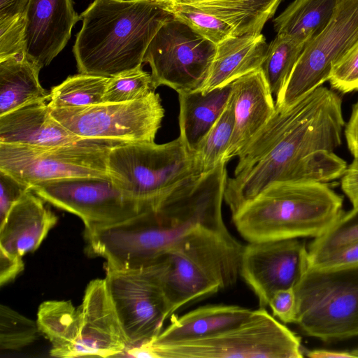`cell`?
Listing matches in <instances>:
<instances>
[{
	"mask_svg": "<svg viewBox=\"0 0 358 358\" xmlns=\"http://www.w3.org/2000/svg\"><path fill=\"white\" fill-rule=\"evenodd\" d=\"M344 127L341 96L322 85L286 108H276L228 178L224 200L232 215L273 183H327L341 177L348 165L334 150Z\"/></svg>",
	"mask_w": 358,
	"mask_h": 358,
	"instance_id": "1",
	"label": "cell"
},
{
	"mask_svg": "<svg viewBox=\"0 0 358 358\" xmlns=\"http://www.w3.org/2000/svg\"><path fill=\"white\" fill-rule=\"evenodd\" d=\"M80 16L73 48L78 70L109 78L142 66L152 39L173 17L152 0H94Z\"/></svg>",
	"mask_w": 358,
	"mask_h": 358,
	"instance_id": "2",
	"label": "cell"
},
{
	"mask_svg": "<svg viewBox=\"0 0 358 358\" xmlns=\"http://www.w3.org/2000/svg\"><path fill=\"white\" fill-rule=\"evenodd\" d=\"M343 198L324 182L268 185L232 215L248 242L316 238L342 215Z\"/></svg>",
	"mask_w": 358,
	"mask_h": 358,
	"instance_id": "3",
	"label": "cell"
},
{
	"mask_svg": "<svg viewBox=\"0 0 358 358\" xmlns=\"http://www.w3.org/2000/svg\"><path fill=\"white\" fill-rule=\"evenodd\" d=\"M243 246L226 226H201L163 256L162 286L170 317L180 307L236 283Z\"/></svg>",
	"mask_w": 358,
	"mask_h": 358,
	"instance_id": "4",
	"label": "cell"
},
{
	"mask_svg": "<svg viewBox=\"0 0 358 358\" xmlns=\"http://www.w3.org/2000/svg\"><path fill=\"white\" fill-rule=\"evenodd\" d=\"M127 357L301 358V338L266 308L222 331L195 339L164 344L149 342L128 348Z\"/></svg>",
	"mask_w": 358,
	"mask_h": 358,
	"instance_id": "5",
	"label": "cell"
},
{
	"mask_svg": "<svg viewBox=\"0 0 358 358\" xmlns=\"http://www.w3.org/2000/svg\"><path fill=\"white\" fill-rule=\"evenodd\" d=\"M107 168L117 187L155 210L173 192L201 175L194 153L180 136L162 144L116 145L108 154Z\"/></svg>",
	"mask_w": 358,
	"mask_h": 358,
	"instance_id": "6",
	"label": "cell"
},
{
	"mask_svg": "<svg viewBox=\"0 0 358 358\" xmlns=\"http://www.w3.org/2000/svg\"><path fill=\"white\" fill-rule=\"evenodd\" d=\"M294 289L295 324L304 334L325 342L358 336V265L308 266Z\"/></svg>",
	"mask_w": 358,
	"mask_h": 358,
	"instance_id": "7",
	"label": "cell"
},
{
	"mask_svg": "<svg viewBox=\"0 0 358 358\" xmlns=\"http://www.w3.org/2000/svg\"><path fill=\"white\" fill-rule=\"evenodd\" d=\"M50 108L55 119L77 136L121 144L154 143L164 117L155 92L127 102Z\"/></svg>",
	"mask_w": 358,
	"mask_h": 358,
	"instance_id": "8",
	"label": "cell"
},
{
	"mask_svg": "<svg viewBox=\"0 0 358 358\" xmlns=\"http://www.w3.org/2000/svg\"><path fill=\"white\" fill-rule=\"evenodd\" d=\"M118 144L121 143L90 139L52 147L0 143V170L29 188L64 178H107L108 154Z\"/></svg>",
	"mask_w": 358,
	"mask_h": 358,
	"instance_id": "9",
	"label": "cell"
},
{
	"mask_svg": "<svg viewBox=\"0 0 358 358\" xmlns=\"http://www.w3.org/2000/svg\"><path fill=\"white\" fill-rule=\"evenodd\" d=\"M163 267L162 258L138 270L106 269L107 291L127 348L155 338L170 317L162 286Z\"/></svg>",
	"mask_w": 358,
	"mask_h": 358,
	"instance_id": "10",
	"label": "cell"
},
{
	"mask_svg": "<svg viewBox=\"0 0 358 358\" xmlns=\"http://www.w3.org/2000/svg\"><path fill=\"white\" fill-rule=\"evenodd\" d=\"M216 45L173 16L150 43L143 63H148L157 89L166 85L178 94L199 90L207 78Z\"/></svg>",
	"mask_w": 358,
	"mask_h": 358,
	"instance_id": "11",
	"label": "cell"
},
{
	"mask_svg": "<svg viewBox=\"0 0 358 358\" xmlns=\"http://www.w3.org/2000/svg\"><path fill=\"white\" fill-rule=\"evenodd\" d=\"M358 46V0H338L326 28L305 46L275 100L286 108L329 81L333 67Z\"/></svg>",
	"mask_w": 358,
	"mask_h": 358,
	"instance_id": "12",
	"label": "cell"
},
{
	"mask_svg": "<svg viewBox=\"0 0 358 358\" xmlns=\"http://www.w3.org/2000/svg\"><path fill=\"white\" fill-rule=\"evenodd\" d=\"M29 189L45 201L78 216L85 230L112 225L150 210L110 177L59 179L33 185Z\"/></svg>",
	"mask_w": 358,
	"mask_h": 358,
	"instance_id": "13",
	"label": "cell"
},
{
	"mask_svg": "<svg viewBox=\"0 0 358 358\" xmlns=\"http://www.w3.org/2000/svg\"><path fill=\"white\" fill-rule=\"evenodd\" d=\"M308 266V248L299 238L248 242L240 274L265 308L275 292L294 287Z\"/></svg>",
	"mask_w": 358,
	"mask_h": 358,
	"instance_id": "14",
	"label": "cell"
},
{
	"mask_svg": "<svg viewBox=\"0 0 358 358\" xmlns=\"http://www.w3.org/2000/svg\"><path fill=\"white\" fill-rule=\"evenodd\" d=\"M78 309V334L70 358L119 357L127 349L128 344L104 278L90 282Z\"/></svg>",
	"mask_w": 358,
	"mask_h": 358,
	"instance_id": "15",
	"label": "cell"
},
{
	"mask_svg": "<svg viewBox=\"0 0 358 358\" xmlns=\"http://www.w3.org/2000/svg\"><path fill=\"white\" fill-rule=\"evenodd\" d=\"M24 15V55L41 69L64 49L81 20L72 0H29Z\"/></svg>",
	"mask_w": 358,
	"mask_h": 358,
	"instance_id": "16",
	"label": "cell"
},
{
	"mask_svg": "<svg viewBox=\"0 0 358 358\" xmlns=\"http://www.w3.org/2000/svg\"><path fill=\"white\" fill-rule=\"evenodd\" d=\"M234 101V127L222 162L238 157L266 124L276 106L262 69L251 71L231 83Z\"/></svg>",
	"mask_w": 358,
	"mask_h": 358,
	"instance_id": "17",
	"label": "cell"
},
{
	"mask_svg": "<svg viewBox=\"0 0 358 358\" xmlns=\"http://www.w3.org/2000/svg\"><path fill=\"white\" fill-rule=\"evenodd\" d=\"M57 222L45 201L29 189L0 222V250L22 257L40 246Z\"/></svg>",
	"mask_w": 358,
	"mask_h": 358,
	"instance_id": "18",
	"label": "cell"
},
{
	"mask_svg": "<svg viewBox=\"0 0 358 358\" xmlns=\"http://www.w3.org/2000/svg\"><path fill=\"white\" fill-rule=\"evenodd\" d=\"M83 140L52 115L48 101L34 102L0 116V143L36 147L75 144Z\"/></svg>",
	"mask_w": 358,
	"mask_h": 358,
	"instance_id": "19",
	"label": "cell"
},
{
	"mask_svg": "<svg viewBox=\"0 0 358 358\" xmlns=\"http://www.w3.org/2000/svg\"><path fill=\"white\" fill-rule=\"evenodd\" d=\"M268 46L262 34L234 35L216 45L208 76L199 90L206 93L222 87L260 69Z\"/></svg>",
	"mask_w": 358,
	"mask_h": 358,
	"instance_id": "20",
	"label": "cell"
},
{
	"mask_svg": "<svg viewBox=\"0 0 358 358\" xmlns=\"http://www.w3.org/2000/svg\"><path fill=\"white\" fill-rule=\"evenodd\" d=\"M252 310L234 305H206L182 316L171 315L170 324L149 343L164 344L208 336L247 320Z\"/></svg>",
	"mask_w": 358,
	"mask_h": 358,
	"instance_id": "21",
	"label": "cell"
},
{
	"mask_svg": "<svg viewBox=\"0 0 358 358\" xmlns=\"http://www.w3.org/2000/svg\"><path fill=\"white\" fill-rule=\"evenodd\" d=\"M232 92L231 83L208 92L199 90L178 94L179 136L192 152L223 112Z\"/></svg>",
	"mask_w": 358,
	"mask_h": 358,
	"instance_id": "22",
	"label": "cell"
},
{
	"mask_svg": "<svg viewBox=\"0 0 358 358\" xmlns=\"http://www.w3.org/2000/svg\"><path fill=\"white\" fill-rule=\"evenodd\" d=\"M41 69L24 55L0 61V116L27 104L50 100L39 82Z\"/></svg>",
	"mask_w": 358,
	"mask_h": 358,
	"instance_id": "23",
	"label": "cell"
},
{
	"mask_svg": "<svg viewBox=\"0 0 358 358\" xmlns=\"http://www.w3.org/2000/svg\"><path fill=\"white\" fill-rule=\"evenodd\" d=\"M282 1L171 0L169 2L190 5L216 16L233 28L234 35L241 36L261 34Z\"/></svg>",
	"mask_w": 358,
	"mask_h": 358,
	"instance_id": "24",
	"label": "cell"
},
{
	"mask_svg": "<svg viewBox=\"0 0 358 358\" xmlns=\"http://www.w3.org/2000/svg\"><path fill=\"white\" fill-rule=\"evenodd\" d=\"M338 0H294L273 20L277 34L307 44L331 21Z\"/></svg>",
	"mask_w": 358,
	"mask_h": 358,
	"instance_id": "25",
	"label": "cell"
},
{
	"mask_svg": "<svg viewBox=\"0 0 358 358\" xmlns=\"http://www.w3.org/2000/svg\"><path fill=\"white\" fill-rule=\"evenodd\" d=\"M78 309L70 301L43 302L37 312L38 329L50 341L52 357L70 358L77 338Z\"/></svg>",
	"mask_w": 358,
	"mask_h": 358,
	"instance_id": "26",
	"label": "cell"
},
{
	"mask_svg": "<svg viewBox=\"0 0 358 358\" xmlns=\"http://www.w3.org/2000/svg\"><path fill=\"white\" fill-rule=\"evenodd\" d=\"M109 77L79 73L69 76L50 92V107L85 106L103 102Z\"/></svg>",
	"mask_w": 358,
	"mask_h": 358,
	"instance_id": "27",
	"label": "cell"
},
{
	"mask_svg": "<svg viewBox=\"0 0 358 358\" xmlns=\"http://www.w3.org/2000/svg\"><path fill=\"white\" fill-rule=\"evenodd\" d=\"M306 44L277 34L268 46L261 69L275 100L287 82Z\"/></svg>",
	"mask_w": 358,
	"mask_h": 358,
	"instance_id": "28",
	"label": "cell"
},
{
	"mask_svg": "<svg viewBox=\"0 0 358 358\" xmlns=\"http://www.w3.org/2000/svg\"><path fill=\"white\" fill-rule=\"evenodd\" d=\"M234 127V101L232 96L217 121L200 141L194 151L200 174L215 168L229 146Z\"/></svg>",
	"mask_w": 358,
	"mask_h": 358,
	"instance_id": "29",
	"label": "cell"
},
{
	"mask_svg": "<svg viewBox=\"0 0 358 358\" xmlns=\"http://www.w3.org/2000/svg\"><path fill=\"white\" fill-rule=\"evenodd\" d=\"M358 243V210L343 212L336 221L307 247L308 265Z\"/></svg>",
	"mask_w": 358,
	"mask_h": 358,
	"instance_id": "30",
	"label": "cell"
},
{
	"mask_svg": "<svg viewBox=\"0 0 358 358\" xmlns=\"http://www.w3.org/2000/svg\"><path fill=\"white\" fill-rule=\"evenodd\" d=\"M162 5L175 18L215 45L234 36V29L228 23L194 6L171 2Z\"/></svg>",
	"mask_w": 358,
	"mask_h": 358,
	"instance_id": "31",
	"label": "cell"
},
{
	"mask_svg": "<svg viewBox=\"0 0 358 358\" xmlns=\"http://www.w3.org/2000/svg\"><path fill=\"white\" fill-rule=\"evenodd\" d=\"M151 73L142 66L110 77L103 102L120 103L138 100L155 92Z\"/></svg>",
	"mask_w": 358,
	"mask_h": 358,
	"instance_id": "32",
	"label": "cell"
},
{
	"mask_svg": "<svg viewBox=\"0 0 358 358\" xmlns=\"http://www.w3.org/2000/svg\"><path fill=\"white\" fill-rule=\"evenodd\" d=\"M40 330L36 321L19 313L8 306H0V349L20 350L38 337Z\"/></svg>",
	"mask_w": 358,
	"mask_h": 358,
	"instance_id": "33",
	"label": "cell"
},
{
	"mask_svg": "<svg viewBox=\"0 0 358 358\" xmlns=\"http://www.w3.org/2000/svg\"><path fill=\"white\" fill-rule=\"evenodd\" d=\"M25 26L24 13L0 20V61L24 55Z\"/></svg>",
	"mask_w": 358,
	"mask_h": 358,
	"instance_id": "34",
	"label": "cell"
},
{
	"mask_svg": "<svg viewBox=\"0 0 358 358\" xmlns=\"http://www.w3.org/2000/svg\"><path fill=\"white\" fill-rule=\"evenodd\" d=\"M329 81L343 94L358 90V46L333 67Z\"/></svg>",
	"mask_w": 358,
	"mask_h": 358,
	"instance_id": "35",
	"label": "cell"
},
{
	"mask_svg": "<svg viewBox=\"0 0 358 358\" xmlns=\"http://www.w3.org/2000/svg\"><path fill=\"white\" fill-rule=\"evenodd\" d=\"M0 222H1L12 206L29 189V187L0 170Z\"/></svg>",
	"mask_w": 358,
	"mask_h": 358,
	"instance_id": "36",
	"label": "cell"
},
{
	"mask_svg": "<svg viewBox=\"0 0 358 358\" xmlns=\"http://www.w3.org/2000/svg\"><path fill=\"white\" fill-rule=\"evenodd\" d=\"M268 306L274 317L284 323H294L296 318V299L294 287L280 289L271 296Z\"/></svg>",
	"mask_w": 358,
	"mask_h": 358,
	"instance_id": "37",
	"label": "cell"
},
{
	"mask_svg": "<svg viewBox=\"0 0 358 358\" xmlns=\"http://www.w3.org/2000/svg\"><path fill=\"white\" fill-rule=\"evenodd\" d=\"M356 265H358V243L308 265V267L332 269Z\"/></svg>",
	"mask_w": 358,
	"mask_h": 358,
	"instance_id": "38",
	"label": "cell"
},
{
	"mask_svg": "<svg viewBox=\"0 0 358 358\" xmlns=\"http://www.w3.org/2000/svg\"><path fill=\"white\" fill-rule=\"evenodd\" d=\"M341 188L352 205L358 210V157H354L341 176Z\"/></svg>",
	"mask_w": 358,
	"mask_h": 358,
	"instance_id": "39",
	"label": "cell"
},
{
	"mask_svg": "<svg viewBox=\"0 0 358 358\" xmlns=\"http://www.w3.org/2000/svg\"><path fill=\"white\" fill-rule=\"evenodd\" d=\"M24 269L22 257L5 252L0 250V285L13 280Z\"/></svg>",
	"mask_w": 358,
	"mask_h": 358,
	"instance_id": "40",
	"label": "cell"
},
{
	"mask_svg": "<svg viewBox=\"0 0 358 358\" xmlns=\"http://www.w3.org/2000/svg\"><path fill=\"white\" fill-rule=\"evenodd\" d=\"M29 0H0V20L24 13Z\"/></svg>",
	"mask_w": 358,
	"mask_h": 358,
	"instance_id": "41",
	"label": "cell"
},
{
	"mask_svg": "<svg viewBox=\"0 0 358 358\" xmlns=\"http://www.w3.org/2000/svg\"><path fill=\"white\" fill-rule=\"evenodd\" d=\"M348 146L358 141V101L353 106L349 121L345 128Z\"/></svg>",
	"mask_w": 358,
	"mask_h": 358,
	"instance_id": "42",
	"label": "cell"
},
{
	"mask_svg": "<svg viewBox=\"0 0 358 358\" xmlns=\"http://www.w3.org/2000/svg\"><path fill=\"white\" fill-rule=\"evenodd\" d=\"M306 356L311 358H355L350 351L329 350H313L306 352Z\"/></svg>",
	"mask_w": 358,
	"mask_h": 358,
	"instance_id": "43",
	"label": "cell"
},
{
	"mask_svg": "<svg viewBox=\"0 0 358 358\" xmlns=\"http://www.w3.org/2000/svg\"><path fill=\"white\" fill-rule=\"evenodd\" d=\"M348 148L353 155V157H358V141L348 145Z\"/></svg>",
	"mask_w": 358,
	"mask_h": 358,
	"instance_id": "44",
	"label": "cell"
},
{
	"mask_svg": "<svg viewBox=\"0 0 358 358\" xmlns=\"http://www.w3.org/2000/svg\"><path fill=\"white\" fill-rule=\"evenodd\" d=\"M355 358H358V347L350 351Z\"/></svg>",
	"mask_w": 358,
	"mask_h": 358,
	"instance_id": "45",
	"label": "cell"
},
{
	"mask_svg": "<svg viewBox=\"0 0 358 358\" xmlns=\"http://www.w3.org/2000/svg\"><path fill=\"white\" fill-rule=\"evenodd\" d=\"M152 1H154L157 2L159 3L163 4V3L169 2L171 0H152Z\"/></svg>",
	"mask_w": 358,
	"mask_h": 358,
	"instance_id": "46",
	"label": "cell"
}]
</instances>
